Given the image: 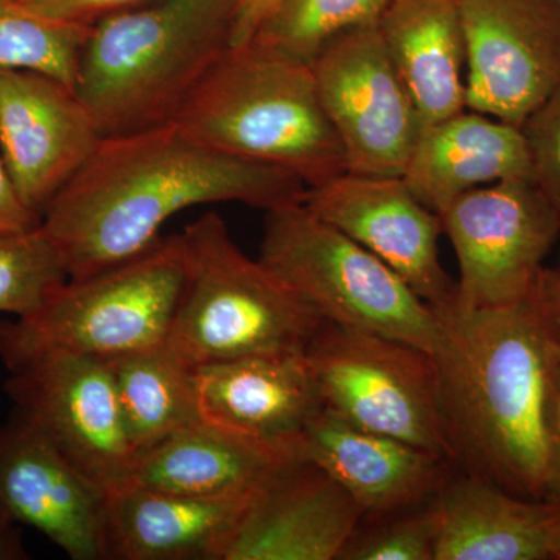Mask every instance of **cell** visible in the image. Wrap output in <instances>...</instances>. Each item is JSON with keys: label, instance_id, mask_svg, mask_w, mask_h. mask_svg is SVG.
<instances>
[{"label": "cell", "instance_id": "cell-1", "mask_svg": "<svg viewBox=\"0 0 560 560\" xmlns=\"http://www.w3.org/2000/svg\"><path fill=\"white\" fill-rule=\"evenodd\" d=\"M305 190L289 171L209 149L168 124L102 138L40 226L69 279H80L149 248L180 210L241 202L268 212L302 202Z\"/></svg>", "mask_w": 560, "mask_h": 560}, {"label": "cell", "instance_id": "cell-2", "mask_svg": "<svg viewBox=\"0 0 560 560\" xmlns=\"http://www.w3.org/2000/svg\"><path fill=\"white\" fill-rule=\"evenodd\" d=\"M438 318L442 340L434 357L453 467L523 499L545 501V386L560 340V305L544 272L515 304L451 308Z\"/></svg>", "mask_w": 560, "mask_h": 560}, {"label": "cell", "instance_id": "cell-3", "mask_svg": "<svg viewBox=\"0 0 560 560\" xmlns=\"http://www.w3.org/2000/svg\"><path fill=\"white\" fill-rule=\"evenodd\" d=\"M241 0H149L92 25L73 91L102 138L172 124L232 47Z\"/></svg>", "mask_w": 560, "mask_h": 560}, {"label": "cell", "instance_id": "cell-4", "mask_svg": "<svg viewBox=\"0 0 560 560\" xmlns=\"http://www.w3.org/2000/svg\"><path fill=\"white\" fill-rule=\"evenodd\" d=\"M172 124L209 149L289 171L307 189L348 173L311 66L253 44L231 47Z\"/></svg>", "mask_w": 560, "mask_h": 560}, {"label": "cell", "instance_id": "cell-5", "mask_svg": "<svg viewBox=\"0 0 560 560\" xmlns=\"http://www.w3.org/2000/svg\"><path fill=\"white\" fill-rule=\"evenodd\" d=\"M186 280L167 346L187 366L304 352L323 316L208 212L180 234Z\"/></svg>", "mask_w": 560, "mask_h": 560}, {"label": "cell", "instance_id": "cell-6", "mask_svg": "<svg viewBox=\"0 0 560 560\" xmlns=\"http://www.w3.org/2000/svg\"><path fill=\"white\" fill-rule=\"evenodd\" d=\"M186 280L180 234L105 270L68 279L38 311L0 320L7 370L54 355L109 360L167 342Z\"/></svg>", "mask_w": 560, "mask_h": 560}, {"label": "cell", "instance_id": "cell-7", "mask_svg": "<svg viewBox=\"0 0 560 560\" xmlns=\"http://www.w3.org/2000/svg\"><path fill=\"white\" fill-rule=\"evenodd\" d=\"M264 261L327 323L372 331L436 353L442 323L433 308L371 250L302 202L268 210Z\"/></svg>", "mask_w": 560, "mask_h": 560}, {"label": "cell", "instance_id": "cell-8", "mask_svg": "<svg viewBox=\"0 0 560 560\" xmlns=\"http://www.w3.org/2000/svg\"><path fill=\"white\" fill-rule=\"evenodd\" d=\"M304 353L327 411L360 429L388 434L451 460L442 430L440 368L433 353L327 320Z\"/></svg>", "mask_w": 560, "mask_h": 560}, {"label": "cell", "instance_id": "cell-9", "mask_svg": "<svg viewBox=\"0 0 560 560\" xmlns=\"http://www.w3.org/2000/svg\"><path fill=\"white\" fill-rule=\"evenodd\" d=\"M458 260L452 308L508 307L536 289L560 235L558 212L533 179H510L463 195L441 215Z\"/></svg>", "mask_w": 560, "mask_h": 560}, {"label": "cell", "instance_id": "cell-10", "mask_svg": "<svg viewBox=\"0 0 560 560\" xmlns=\"http://www.w3.org/2000/svg\"><path fill=\"white\" fill-rule=\"evenodd\" d=\"M3 390L14 412L98 488L108 493L128 485L138 453L105 360L44 357L11 371Z\"/></svg>", "mask_w": 560, "mask_h": 560}, {"label": "cell", "instance_id": "cell-11", "mask_svg": "<svg viewBox=\"0 0 560 560\" xmlns=\"http://www.w3.org/2000/svg\"><path fill=\"white\" fill-rule=\"evenodd\" d=\"M312 70L320 103L345 150L348 172L404 175L422 124L378 25L337 36Z\"/></svg>", "mask_w": 560, "mask_h": 560}, {"label": "cell", "instance_id": "cell-12", "mask_svg": "<svg viewBox=\"0 0 560 560\" xmlns=\"http://www.w3.org/2000/svg\"><path fill=\"white\" fill-rule=\"evenodd\" d=\"M466 108L523 128L560 86V10L552 0H458Z\"/></svg>", "mask_w": 560, "mask_h": 560}, {"label": "cell", "instance_id": "cell-13", "mask_svg": "<svg viewBox=\"0 0 560 560\" xmlns=\"http://www.w3.org/2000/svg\"><path fill=\"white\" fill-rule=\"evenodd\" d=\"M302 205L385 261L436 315L455 304L456 282L442 267V221L401 176L345 173L305 190Z\"/></svg>", "mask_w": 560, "mask_h": 560}, {"label": "cell", "instance_id": "cell-14", "mask_svg": "<svg viewBox=\"0 0 560 560\" xmlns=\"http://www.w3.org/2000/svg\"><path fill=\"white\" fill-rule=\"evenodd\" d=\"M101 140L73 88L38 70L0 68V153L22 201L40 219Z\"/></svg>", "mask_w": 560, "mask_h": 560}, {"label": "cell", "instance_id": "cell-15", "mask_svg": "<svg viewBox=\"0 0 560 560\" xmlns=\"http://www.w3.org/2000/svg\"><path fill=\"white\" fill-rule=\"evenodd\" d=\"M106 495L18 412L0 425V506L70 559H105Z\"/></svg>", "mask_w": 560, "mask_h": 560}, {"label": "cell", "instance_id": "cell-16", "mask_svg": "<svg viewBox=\"0 0 560 560\" xmlns=\"http://www.w3.org/2000/svg\"><path fill=\"white\" fill-rule=\"evenodd\" d=\"M363 517L348 490L294 458L254 492L223 560H338Z\"/></svg>", "mask_w": 560, "mask_h": 560}, {"label": "cell", "instance_id": "cell-17", "mask_svg": "<svg viewBox=\"0 0 560 560\" xmlns=\"http://www.w3.org/2000/svg\"><path fill=\"white\" fill-rule=\"evenodd\" d=\"M296 453L348 490L363 518L434 499L455 470L451 460L438 453L360 429L326 408L298 438Z\"/></svg>", "mask_w": 560, "mask_h": 560}, {"label": "cell", "instance_id": "cell-18", "mask_svg": "<svg viewBox=\"0 0 560 560\" xmlns=\"http://www.w3.org/2000/svg\"><path fill=\"white\" fill-rule=\"evenodd\" d=\"M195 383L201 420L270 444L296 447L324 408L304 352L205 364Z\"/></svg>", "mask_w": 560, "mask_h": 560}, {"label": "cell", "instance_id": "cell-19", "mask_svg": "<svg viewBox=\"0 0 560 560\" xmlns=\"http://www.w3.org/2000/svg\"><path fill=\"white\" fill-rule=\"evenodd\" d=\"M253 493L190 497L124 486L106 495L105 559L223 560Z\"/></svg>", "mask_w": 560, "mask_h": 560}, {"label": "cell", "instance_id": "cell-20", "mask_svg": "<svg viewBox=\"0 0 560 560\" xmlns=\"http://www.w3.org/2000/svg\"><path fill=\"white\" fill-rule=\"evenodd\" d=\"M401 178L441 217L478 187L533 179L528 140L522 128L464 109L422 128Z\"/></svg>", "mask_w": 560, "mask_h": 560}, {"label": "cell", "instance_id": "cell-21", "mask_svg": "<svg viewBox=\"0 0 560 560\" xmlns=\"http://www.w3.org/2000/svg\"><path fill=\"white\" fill-rule=\"evenodd\" d=\"M294 458L293 445L253 440L200 420L140 453L127 486L190 497L246 495Z\"/></svg>", "mask_w": 560, "mask_h": 560}, {"label": "cell", "instance_id": "cell-22", "mask_svg": "<svg viewBox=\"0 0 560 560\" xmlns=\"http://www.w3.org/2000/svg\"><path fill=\"white\" fill-rule=\"evenodd\" d=\"M434 500L440 512L434 560L551 559L556 504L523 499L456 469Z\"/></svg>", "mask_w": 560, "mask_h": 560}, {"label": "cell", "instance_id": "cell-23", "mask_svg": "<svg viewBox=\"0 0 560 560\" xmlns=\"http://www.w3.org/2000/svg\"><path fill=\"white\" fill-rule=\"evenodd\" d=\"M378 31L422 128L467 109L458 0H390Z\"/></svg>", "mask_w": 560, "mask_h": 560}, {"label": "cell", "instance_id": "cell-24", "mask_svg": "<svg viewBox=\"0 0 560 560\" xmlns=\"http://www.w3.org/2000/svg\"><path fill=\"white\" fill-rule=\"evenodd\" d=\"M105 361L138 456L200 422L195 368L178 359L167 342Z\"/></svg>", "mask_w": 560, "mask_h": 560}, {"label": "cell", "instance_id": "cell-25", "mask_svg": "<svg viewBox=\"0 0 560 560\" xmlns=\"http://www.w3.org/2000/svg\"><path fill=\"white\" fill-rule=\"evenodd\" d=\"M390 0H278L248 44L311 66L342 33L378 25Z\"/></svg>", "mask_w": 560, "mask_h": 560}, {"label": "cell", "instance_id": "cell-26", "mask_svg": "<svg viewBox=\"0 0 560 560\" xmlns=\"http://www.w3.org/2000/svg\"><path fill=\"white\" fill-rule=\"evenodd\" d=\"M90 31L43 20L0 0V68L38 70L73 88Z\"/></svg>", "mask_w": 560, "mask_h": 560}, {"label": "cell", "instance_id": "cell-27", "mask_svg": "<svg viewBox=\"0 0 560 560\" xmlns=\"http://www.w3.org/2000/svg\"><path fill=\"white\" fill-rule=\"evenodd\" d=\"M68 279L60 250L40 224L0 237V313L31 315Z\"/></svg>", "mask_w": 560, "mask_h": 560}, {"label": "cell", "instance_id": "cell-28", "mask_svg": "<svg viewBox=\"0 0 560 560\" xmlns=\"http://www.w3.org/2000/svg\"><path fill=\"white\" fill-rule=\"evenodd\" d=\"M436 497V495H434ZM440 539L436 500L360 522L338 560H434Z\"/></svg>", "mask_w": 560, "mask_h": 560}, {"label": "cell", "instance_id": "cell-29", "mask_svg": "<svg viewBox=\"0 0 560 560\" xmlns=\"http://www.w3.org/2000/svg\"><path fill=\"white\" fill-rule=\"evenodd\" d=\"M522 130L528 140L533 180L560 219V86Z\"/></svg>", "mask_w": 560, "mask_h": 560}, {"label": "cell", "instance_id": "cell-30", "mask_svg": "<svg viewBox=\"0 0 560 560\" xmlns=\"http://www.w3.org/2000/svg\"><path fill=\"white\" fill-rule=\"evenodd\" d=\"M43 20L91 28L110 14L132 9L149 0H11Z\"/></svg>", "mask_w": 560, "mask_h": 560}, {"label": "cell", "instance_id": "cell-31", "mask_svg": "<svg viewBox=\"0 0 560 560\" xmlns=\"http://www.w3.org/2000/svg\"><path fill=\"white\" fill-rule=\"evenodd\" d=\"M544 434L547 448L545 501L560 506V340L551 350L544 400Z\"/></svg>", "mask_w": 560, "mask_h": 560}, {"label": "cell", "instance_id": "cell-32", "mask_svg": "<svg viewBox=\"0 0 560 560\" xmlns=\"http://www.w3.org/2000/svg\"><path fill=\"white\" fill-rule=\"evenodd\" d=\"M40 217L22 201L0 153V237L39 226Z\"/></svg>", "mask_w": 560, "mask_h": 560}, {"label": "cell", "instance_id": "cell-33", "mask_svg": "<svg viewBox=\"0 0 560 560\" xmlns=\"http://www.w3.org/2000/svg\"><path fill=\"white\" fill-rule=\"evenodd\" d=\"M276 3L278 0H241L232 33V47L246 46L259 31L261 22L267 20L268 14L275 9Z\"/></svg>", "mask_w": 560, "mask_h": 560}, {"label": "cell", "instance_id": "cell-34", "mask_svg": "<svg viewBox=\"0 0 560 560\" xmlns=\"http://www.w3.org/2000/svg\"><path fill=\"white\" fill-rule=\"evenodd\" d=\"M31 552L25 547L22 525L14 522L0 506V560H27Z\"/></svg>", "mask_w": 560, "mask_h": 560}, {"label": "cell", "instance_id": "cell-35", "mask_svg": "<svg viewBox=\"0 0 560 560\" xmlns=\"http://www.w3.org/2000/svg\"><path fill=\"white\" fill-rule=\"evenodd\" d=\"M545 283H547L548 290L551 291L552 298L558 301L560 305V256L558 264L552 268H545L544 271Z\"/></svg>", "mask_w": 560, "mask_h": 560}, {"label": "cell", "instance_id": "cell-36", "mask_svg": "<svg viewBox=\"0 0 560 560\" xmlns=\"http://www.w3.org/2000/svg\"><path fill=\"white\" fill-rule=\"evenodd\" d=\"M550 555L551 559L560 560V506L556 510L550 530Z\"/></svg>", "mask_w": 560, "mask_h": 560}, {"label": "cell", "instance_id": "cell-37", "mask_svg": "<svg viewBox=\"0 0 560 560\" xmlns=\"http://www.w3.org/2000/svg\"><path fill=\"white\" fill-rule=\"evenodd\" d=\"M552 2H555V3H556V5H558V7H559V10H560V0H552Z\"/></svg>", "mask_w": 560, "mask_h": 560}]
</instances>
